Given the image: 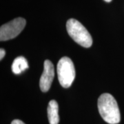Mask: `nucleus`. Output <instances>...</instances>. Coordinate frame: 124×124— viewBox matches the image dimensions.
Segmentation results:
<instances>
[{"label": "nucleus", "mask_w": 124, "mask_h": 124, "mask_svg": "<svg viewBox=\"0 0 124 124\" xmlns=\"http://www.w3.org/2000/svg\"><path fill=\"white\" fill-rule=\"evenodd\" d=\"M54 77V69L53 63L48 59L44 63V71L39 81L40 89L42 92L46 93L50 88Z\"/></svg>", "instance_id": "5"}, {"label": "nucleus", "mask_w": 124, "mask_h": 124, "mask_svg": "<svg viewBox=\"0 0 124 124\" xmlns=\"http://www.w3.org/2000/svg\"><path fill=\"white\" fill-rule=\"evenodd\" d=\"M28 68V63L26 59L23 57H18L13 62L12 71L14 74L19 75Z\"/></svg>", "instance_id": "7"}, {"label": "nucleus", "mask_w": 124, "mask_h": 124, "mask_svg": "<svg viewBox=\"0 0 124 124\" xmlns=\"http://www.w3.org/2000/svg\"><path fill=\"white\" fill-rule=\"evenodd\" d=\"M5 54H6V51L4 50V49L1 48L0 50V59L1 60L4 57Z\"/></svg>", "instance_id": "8"}, {"label": "nucleus", "mask_w": 124, "mask_h": 124, "mask_svg": "<svg viewBox=\"0 0 124 124\" xmlns=\"http://www.w3.org/2000/svg\"><path fill=\"white\" fill-rule=\"evenodd\" d=\"M66 29L71 38L80 46L90 48L93 39L90 32L81 23L75 19H70L66 23Z\"/></svg>", "instance_id": "2"}, {"label": "nucleus", "mask_w": 124, "mask_h": 124, "mask_svg": "<svg viewBox=\"0 0 124 124\" xmlns=\"http://www.w3.org/2000/svg\"><path fill=\"white\" fill-rule=\"evenodd\" d=\"M58 79L62 87H70L75 78V68L70 59L68 57H62L57 63Z\"/></svg>", "instance_id": "3"}, {"label": "nucleus", "mask_w": 124, "mask_h": 124, "mask_svg": "<svg viewBox=\"0 0 124 124\" xmlns=\"http://www.w3.org/2000/svg\"><path fill=\"white\" fill-rule=\"evenodd\" d=\"M104 1H106V2H110L112 0H104Z\"/></svg>", "instance_id": "10"}, {"label": "nucleus", "mask_w": 124, "mask_h": 124, "mask_svg": "<svg viewBox=\"0 0 124 124\" xmlns=\"http://www.w3.org/2000/svg\"><path fill=\"white\" fill-rule=\"evenodd\" d=\"M26 23L25 19L18 17L2 25L0 28V40L4 41L15 38L23 30Z\"/></svg>", "instance_id": "4"}, {"label": "nucleus", "mask_w": 124, "mask_h": 124, "mask_svg": "<svg viewBox=\"0 0 124 124\" xmlns=\"http://www.w3.org/2000/svg\"><path fill=\"white\" fill-rule=\"evenodd\" d=\"M48 118L50 124H58L59 122V106L55 100H51L48 106Z\"/></svg>", "instance_id": "6"}, {"label": "nucleus", "mask_w": 124, "mask_h": 124, "mask_svg": "<svg viewBox=\"0 0 124 124\" xmlns=\"http://www.w3.org/2000/svg\"><path fill=\"white\" fill-rule=\"evenodd\" d=\"M11 124H25L22 121H21V120L15 119V120H13V121H12Z\"/></svg>", "instance_id": "9"}, {"label": "nucleus", "mask_w": 124, "mask_h": 124, "mask_svg": "<svg viewBox=\"0 0 124 124\" xmlns=\"http://www.w3.org/2000/svg\"><path fill=\"white\" fill-rule=\"evenodd\" d=\"M98 110L102 119L109 124L120 122L121 115L117 102L112 95L103 93L98 99Z\"/></svg>", "instance_id": "1"}]
</instances>
